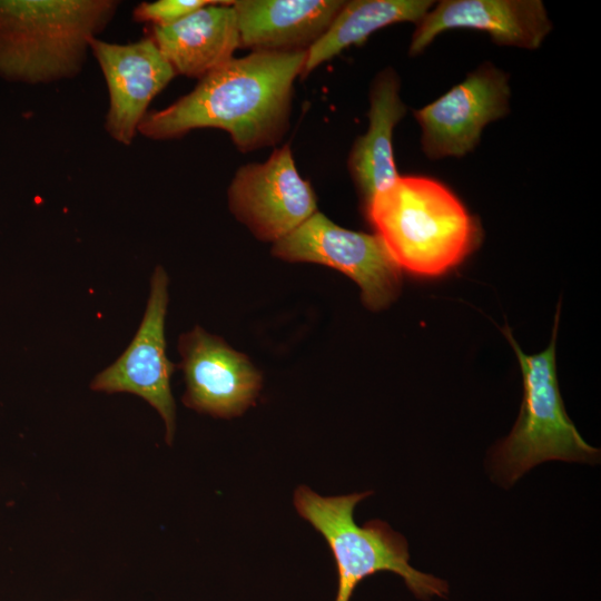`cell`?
Returning <instances> with one entry per match:
<instances>
[{
    "label": "cell",
    "mask_w": 601,
    "mask_h": 601,
    "mask_svg": "<svg viewBox=\"0 0 601 601\" xmlns=\"http://www.w3.org/2000/svg\"><path fill=\"white\" fill-rule=\"evenodd\" d=\"M307 51H252L199 79L168 107L148 111L138 132L154 140L180 138L198 128L227 131L247 152L280 141L289 125L294 81Z\"/></svg>",
    "instance_id": "6da1fadb"
},
{
    "label": "cell",
    "mask_w": 601,
    "mask_h": 601,
    "mask_svg": "<svg viewBox=\"0 0 601 601\" xmlns=\"http://www.w3.org/2000/svg\"><path fill=\"white\" fill-rule=\"evenodd\" d=\"M401 270L437 277L479 245L481 229L457 196L441 181L400 176L364 211Z\"/></svg>",
    "instance_id": "7a4b0ae2"
},
{
    "label": "cell",
    "mask_w": 601,
    "mask_h": 601,
    "mask_svg": "<svg viewBox=\"0 0 601 601\" xmlns=\"http://www.w3.org/2000/svg\"><path fill=\"white\" fill-rule=\"evenodd\" d=\"M114 0H0V78L28 85L76 77Z\"/></svg>",
    "instance_id": "3957f363"
},
{
    "label": "cell",
    "mask_w": 601,
    "mask_h": 601,
    "mask_svg": "<svg viewBox=\"0 0 601 601\" xmlns=\"http://www.w3.org/2000/svg\"><path fill=\"white\" fill-rule=\"evenodd\" d=\"M371 494L322 496L304 485L294 492L297 513L324 536L334 556L338 574L335 601H349L362 580L381 571L401 575L418 599L446 597V581L410 564L408 544L401 533L378 519L363 525L354 521L356 504Z\"/></svg>",
    "instance_id": "277c9868"
},
{
    "label": "cell",
    "mask_w": 601,
    "mask_h": 601,
    "mask_svg": "<svg viewBox=\"0 0 601 601\" xmlns=\"http://www.w3.org/2000/svg\"><path fill=\"white\" fill-rule=\"evenodd\" d=\"M559 309L550 345L533 355L525 354L510 328L504 334L519 359L523 376V401L511 433L491 455L494 477L504 486L516 482L532 467L546 461L595 463L600 451L588 444L568 416L560 394L555 338Z\"/></svg>",
    "instance_id": "5b68a950"
},
{
    "label": "cell",
    "mask_w": 601,
    "mask_h": 601,
    "mask_svg": "<svg viewBox=\"0 0 601 601\" xmlns=\"http://www.w3.org/2000/svg\"><path fill=\"white\" fill-rule=\"evenodd\" d=\"M272 254L342 272L359 286L362 300L372 311L387 307L401 289L402 270L376 234L343 228L318 210L274 243Z\"/></svg>",
    "instance_id": "8992f818"
},
{
    "label": "cell",
    "mask_w": 601,
    "mask_h": 601,
    "mask_svg": "<svg viewBox=\"0 0 601 601\" xmlns=\"http://www.w3.org/2000/svg\"><path fill=\"white\" fill-rule=\"evenodd\" d=\"M227 196L236 219L273 244L317 211L314 189L297 171L288 145L274 149L264 162L239 167Z\"/></svg>",
    "instance_id": "52a82bcc"
},
{
    "label": "cell",
    "mask_w": 601,
    "mask_h": 601,
    "mask_svg": "<svg viewBox=\"0 0 601 601\" xmlns=\"http://www.w3.org/2000/svg\"><path fill=\"white\" fill-rule=\"evenodd\" d=\"M168 275L157 266L150 278V292L140 325L122 354L98 373L90 388L105 393H131L149 403L166 426L171 444L176 428V406L170 378L176 370L166 354L165 319L168 306Z\"/></svg>",
    "instance_id": "ba28073f"
},
{
    "label": "cell",
    "mask_w": 601,
    "mask_h": 601,
    "mask_svg": "<svg viewBox=\"0 0 601 601\" xmlns=\"http://www.w3.org/2000/svg\"><path fill=\"white\" fill-rule=\"evenodd\" d=\"M510 96L509 76L485 62L439 99L415 110L426 157H463L471 152L484 127L509 112Z\"/></svg>",
    "instance_id": "9c48e42d"
},
{
    "label": "cell",
    "mask_w": 601,
    "mask_h": 601,
    "mask_svg": "<svg viewBox=\"0 0 601 601\" xmlns=\"http://www.w3.org/2000/svg\"><path fill=\"white\" fill-rule=\"evenodd\" d=\"M178 351L187 407L231 418L255 405L263 380L245 354L200 326L180 335Z\"/></svg>",
    "instance_id": "30bf717a"
},
{
    "label": "cell",
    "mask_w": 601,
    "mask_h": 601,
    "mask_svg": "<svg viewBox=\"0 0 601 601\" xmlns=\"http://www.w3.org/2000/svg\"><path fill=\"white\" fill-rule=\"evenodd\" d=\"M89 48L108 88L105 129L112 139L129 146L149 104L176 72L150 37L128 45L93 38Z\"/></svg>",
    "instance_id": "8fae6325"
},
{
    "label": "cell",
    "mask_w": 601,
    "mask_h": 601,
    "mask_svg": "<svg viewBox=\"0 0 601 601\" xmlns=\"http://www.w3.org/2000/svg\"><path fill=\"white\" fill-rule=\"evenodd\" d=\"M487 33L501 46L538 49L552 29L540 0H444L416 24L408 53H421L436 36L452 29Z\"/></svg>",
    "instance_id": "7c38bea8"
},
{
    "label": "cell",
    "mask_w": 601,
    "mask_h": 601,
    "mask_svg": "<svg viewBox=\"0 0 601 601\" xmlns=\"http://www.w3.org/2000/svg\"><path fill=\"white\" fill-rule=\"evenodd\" d=\"M341 0L233 1L242 48L252 51H307L328 29Z\"/></svg>",
    "instance_id": "4fadbf2b"
},
{
    "label": "cell",
    "mask_w": 601,
    "mask_h": 601,
    "mask_svg": "<svg viewBox=\"0 0 601 601\" xmlns=\"http://www.w3.org/2000/svg\"><path fill=\"white\" fill-rule=\"evenodd\" d=\"M150 38L176 75L198 79L233 59L240 47L233 1L215 0L173 24L152 26Z\"/></svg>",
    "instance_id": "5bb4252c"
},
{
    "label": "cell",
    "mask_w": 601,
    "mask_h": 601,
    "mask_svg": "<svg viewBox=\"0 0 601 601\" xmlns=\"http://www.w3.org/2000/svg\"><path fill=\"white\" fill-rule=\"evenodd\" d=\"M400 78L385 68L373 79L370 90V125L353 144L347 168L357 189L363 213L376 195L400 177L393 152V131L406 114L400 96Z\"/></svg>",
    "instance_id": "9a60e30c"
},
{
    "label": "cell",
    "mask_w": 601,
    "mask_h": 601,
    "mask_svg": "<svg viewBox=\"0 0 601 601\" xmlns=\"http://www.w3.org/2000/svg\"><path fill=\"white\" fill-rule=\"evenodd\" d=\"M434 6L430 0L345 1L325 33L307 50L302 76L352 45H362L375 31L398 22L418 23Z\"/></svg>",
    "instance_id": "2e32d148"
},
{
    "label": "cell",
    "mask_w": 601,
    "mask_h": 601,
    "mask_svg": "<svg viewBox=\"0 0 601 601\" xmlns=\"http://www.w3.org/2000/svg\"><path fill=\"white\" fill-rule=\"evenodd\" d=\"M215 0H158L141 2L132 11L137 22H150L152 26L173 24Z\"/></svg>",
    "instance_id": "e0dca14e"
}]
</instances>
